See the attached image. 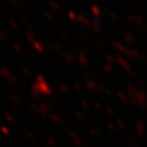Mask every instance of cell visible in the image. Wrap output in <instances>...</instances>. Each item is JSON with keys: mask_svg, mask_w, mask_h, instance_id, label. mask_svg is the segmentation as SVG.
I'll return each mask as SVG.
<instances>
[]
</instances>
